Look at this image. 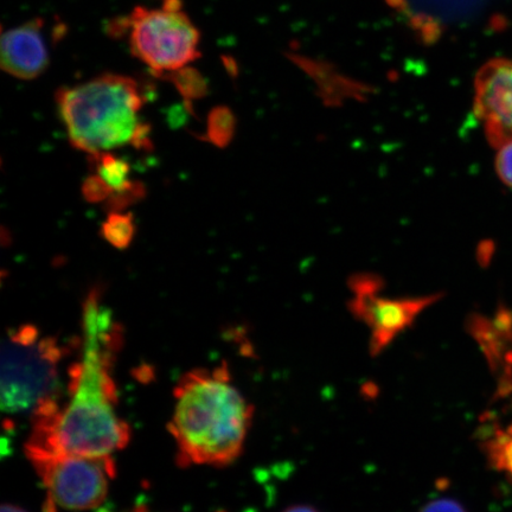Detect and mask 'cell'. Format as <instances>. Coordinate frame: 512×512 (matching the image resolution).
I'll use <instances>...</instances> for the list:
<instances>
[{
  "instance_id": "7",
  "label": "cell",
  "mask_w": 512,
  "mask_h": 512,
  "mask_svg": "<svg viewBox=\"0 0 512 512\" xmlns=\"http://www.w3.org/2000/svg\"><path fill=\"white\" fill-rule=\"evenodd\" d=\"M381 287L382 281L377 275L360 274L350 279L354 292L350 312L370 330L371 356L380 355L422 312L443 298L441 293L416 298H384L379 296Z\"/></svg>"
},
{
  "instance_id": "12",
  "label": "cell",
  "mask_w": 512,
  "mask_h": 512,
  "mask_svg": "<svg viewBox=\"0 0 512 512\" xmlns=\"http://www.w3.org/2000/svg\"><path fill=\"white\" fill-rule=\"evenodd\" d=\"M489 464L512 482V421L505 426H492L483 441Z\"/></svg>"
},
{
  "instance_id": "14",
  "label": "cell",
  "mask_w": 512,
  "mask_h": 512,
  "mask_svg": "<svg viewBox=\"0 0 512 512\" xmlns=\"http://www.w3.org/2000/svg\"><path fill=\"white\" fill-rule=\"evenodd\" d=\"M236 130V118L232 110L227 106H217L208 114L206 139L220 149H224L234 138Z\"/></svg>"
},
{
  "instance_id": "9",
  "label": "cell",
  "mask_w": 512,
  "mask_h": 512,
  "mask_svg": "<svg viewBox=\"0 0 512 512\" xmlns=\"http://www.w3.org/2000/svg\"><path fill=\"white\" fill-rule=\"evenodd\" d=\"M49 62L46 23L42 18L3 32L0 66L6 74L19 80H34L46 72Z\"/></svg>"
},
{
  "instance_id": "4",
  "label": "cell",
  "mask_w": 512,
  "mask_h": 512,
  "mask_svg": "<svg viewBox=\"0 0 512 512\" xmlns=\"http://www.w3.org/2000/svg\"><path fill=\"white\" fill-rule=\"evenodd\" d=\"M110 30L126 35L133 57L156 76L187 68L201 57V32L184 11L181 0H163L158 8L137 6Z\"/></svg>"
},
{
  "instance_id": "3",
  "label": "cell",
  "mask_w": 512,
  "mask_h": 512,
  "mask_svg": "<svg viewBox=\"0 0 512 512\" xmlns=\"http://www.w3.org/2000/svg\"><path fill=\"white\" fill-rule=\"evenodd\" d=\"M57 110L74 149L91 155L123 146L151 150V126L140 117L142 86L130 76L107 73L56 93Z\"/></svg>"
},
{
  "instance_id": "15",
  "label": "cell",
  "mask_w": 512,
  "mask_h": 512,
  "mask_svg": "<svg viewBox=\"0 0 512 512\" xmlns=\"http://www.w3.org/2000/svg\"><path fill=\"white\" fill-rule=\"evenodd\" d=\"M134 235H136V224L132 214L111 211L101 226L102 238L121 251L131 246Z\"/></svg>"
},
{
  "instance_id": "2",
  "label": "cell",
  "mask_w": 512,
  "mask_h": 512,
  "mask_svg": "<svg viewBox=\"0 0 512 512\" xmlns=\"http://www.w3.org/2000/svg\"><path fill=\"white\" fill-rule=\"evenodd\" d=\"M169 425L178 463L227 466L240 457L253 407L232 382L226 364L184 374L175 388Z\"/></svg>"
},
{
  "instance_id": "1",
  "label": "cell",
  "mask_w": 512,
  "mask_h": 512,
  "mask_svg": "<svg viewBox=\"0 0 512 512\" xmlns=\"http://www.w3.org/2000/svg\"><path fill=\"white\" fill-rule=\"evenodd\" d=\"M101 297V288L95 286L83 303V350L80 362L70 368V400L60 408L57 399H51L32 412L27 456L111 458L130 440V427L115 409L117 388L112 375L123 329Z\"/></svg>"
},
{
  "instance_id": "13",
  "label": "cell",
  "mask_w": 512,
  "mask_h": 512,
  "mask_svg": "<svg viewBox=\"0 0 512 512\" xmlns=\"http://www.w3.org/2000/svg\"><path fill=\"white\" fill-rule=\"evenodd\" d=\"M91 160L95 174H98L104 181L110 185L114 192L124 190L133 181L130 176V164L126 160L114 156L111 152H102L98 155H91Z\"/></svg>"
},
{
  "instance_id": "19",
  "label": "cell",
  "mask_w": 512,
  "mask_h": 512,
  "mask_svg": "<svg viewBox=\"0 0 512 512\" xmlns=\"http://www.w3.org/2000/svg\"><path fill=\"white\" fill-rule=\"evenodd\" d=\"M496 156V171L501 181L512 188V140L498 147Z\"/></svg>"
},
{
  "instance_id": "18",
  "label": "cell",
  "mask_w": 512,
  "mask_h": 512,
  "mask_svg": "<svg viewBox=\"0 0 512 512\" xmlns=\"http://www.w3.org/2000/svg\"><path fill=\"white\" fill-rule=\"evenodd\" d=\"M82 196L89 203H106L113 195V190L98 174L85 179L82 184Z\"/></svg>"
},
{
  "instance_id": "16",
  "label": "cell",
  "mask_w": 512,
  "mask_h": 512,
  "mask_svg": "<svg viewBox=\"0 0 512 512\" xmlns=\"http://www.w3.org/2000/svg\"><path fill=\"white\" fill-rule=\"evenodd\" d=\"M165 78L174 83L177 91L181 93L187 104H190L192 100L203 98L208 92L206 80L197 70L190 67L178 70V72L165 76Z\"/></svg>"
},
{
  "instance_id": "11",
  "label": "cell",
  "mask_w": 512,
  "mask_h": 512,
  "mask_svg": "<svg viewBox=\"0 0 512 512\" xmlns=\"http://www.w3.org/2000/svg\"><path fill=\"white\" fill-rule=\"evenodd\" d=\"M467 326L488 357L492 368L502 371L504 379L508 376L511 383L512 313L501 309L494 318L473 315Z\"/></svg>"
},
{
  "instance_id": "22",
  "label": "cell",
  "mask_w": 512,
  "mask_h": 512,
  "mask_svg": "<svg viewBox=\"0 0 512 512\" xmlns=\"http://www.w3.org/2000/svg\"><path fill=\"white\" fill-rule=\"evenodd\" d=\"M0 512H27L22 508L17 507L14 504H3L2 511Z\"/></svg>"
},
{
  "instance_id": "20",
  "label": "cell",
  "mask_w": 512,
  "mask_h": 512,
  "mask_svg": "<svg viewBox=\"0 0 512 512\" xmlns=\"http://www.w3.org/2000/svg\"><path fill=\"white\" fill-rule=\"evenodd\" d=\"M420 512H466L462 504L451 498L435 499L427 503Z\"/></svg>"
},
{
  "instance_id": "21",
  "label": "cell",
  "mask_w": 512,
  "mask_h": 512,
  "mask_svg": "<svg viewBox=\"0 0 512 512\" xmlns=\"http://www.w3.org/2000/svg\"><path fill=\"white\" fill-rule=\"evenodd\" d=\"M283 512H319L316 508L311 507V505L298 504L292 505V507L287 508Z\"/></svg>"
},
{
  "instance_id": "10",
  "label": "cell",
  "mask_w": 512,
  "mask_h": 512,
  "mask_svg": "<svg viewBox=\"0 0 512 512\" xmlns=\"http://www.w3.org/2000/svg\"><path fill=\"white\" fill-rule=\"evenodd\" d=\"M407 18L426 43L437 40L451 25L476 17L489 0H387Z\"/></svg>"
},
{
  "instance_id": "5",
  "label": "cell",
  "mask_w": 512,
  "mask_h": 512,
  "mask_svg": "<svg viewBox=\"0 0 512 512\" xmlns=\"http://www.w3.org/2000/svg\"><path fill=\"white\" fill-rule=\"evenodd\" d=\"M66 349L56 337H43L32 324L10 330L2 345L0 403L11 414L34 412L56 398L60 364Z\"/></svg>"
},
{
  "instance_id": "8",
  "label": "cell",
  "mask_w": 512,
  "mask_h": 512,
  "mask_svg": "<svg viewBox=\"0 0 512 512\" xmlns=\"http://www.w3.org/2000/svg\"><path fill=\"white\" fill-rule=\"evenodd\" d=\"M473 113L496 149L512 140V57L490 60L478 70Z\"/></svg>"
},
{
  "instance_id": "17",
  "label": "cell",
  "mask_w": 512,
  "mask_h": 512,
  "mask_svg": "<svg viewBox=\"0 0 512 512\" xmlns=\"http://www.w3.org/2000/svg\"><path fill=\"white\" fill-rule=\"evenodd\" d=\"M145 194V185L142 182L133 181L126 189L114 192L105 206L110 210V213L111 211H123L132 204L143 200Z\"/></svg>"
},
{
  "instance_id": "6",
  "label": "cell",
  "mask_w": 512,
  "mask_h": 512,
  "mask_svg": "<svg viewBox=\"0 0 512 512\" xmlns=\"http://www.w3.org/2000/svg\"><path fill=\"white\" fill-rule=\"evenodd\" d=\"M46 486L48 512L54 507L70 511L98 508L105 501L108 480L114 476L111 458L36 454L28 457Z\"/></svg>"
}]
</instances>
